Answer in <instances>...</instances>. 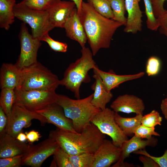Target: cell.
Wrapping results in <instances>:
<instances>
[{
    "instance_id": "obj_1",
    "label": "cell",
    "mask_w": 167,
    "mask_h": 167,
    "mask_svg": "<svg viewBox=\"0 0 167 167\" xmlns=\"http://www.w3.org/2000/svg\"><path fill=\"white\" fill-rule=\"evenodd\" d=\"M78 14L94 56L100 49L109 47L114 33L123 25L102 15L88 2H83Z\"/></svg>"
},
{
    "instance_id": "obj_2",
    "label": "cell",
    "mask_w": 167,
    "mask_h": 167,
    "mask_svg": "<svg viewBox=\"0 0 167 167\" xmlns=\"http://www.w3.org/2000/svg\"><path fill=\"white\" fill-rule=\"evenodd\" d=\"M49 137L55 140L69 154L75 155L84 153L94 154L105 139V135L91 123L80 133L57 128L50 131Z\"/></svg>"
},
{
    "instance_id": "obj_3",
    "label": "cell",
    "mask_w": 167,
    "mask_h": 167,
    "mask_svg": "<svg viewBox=\"0 0 167 167\" xmlns=\"http://www.w3.org/2000/svg\"><path fill=\"white\" fill-rule=\"evenodd\" d=\"M93 95L92 93L85 98L75 100L58 94L56 103L62 108L66 116L72 121L74 129L78 133L82 132L101 110L92 104Z\"/></svg>"
},
{
    "instance_id": "obj_4",
    "label": "cell",
    "mask_w": 167,
    "mask_h": 167,
    "mask_svg": "<svg viewBox=\"0 0 167 167\" xmlns=\"http://www.w3.org/2000/svg\"><path fill=\"white\" fill-rule=\"evenodd\" d=\"M81 52V57L69 65L64 73L63 78L59 81L60 85L65 86L74 93L77 99L80 98V88L82 83L90 81L88 71L97 66L89 48H82Z\"/></svg>"
},
{
    "instance_id": "obj_5",
    "label": "cell",
    "mask_w": 167,
    "mask_h": 167,
    "mask_svg": "<svg viewBox=\"0 0 167 167\" xmlns=\"http://www.w3.org/2000/svg\"><path fill=\"white\" fill-rule=\"evenodd\" d=\"M59 81L57 75L37 61L21 69L19 82L15 89L55 90L60 85Z\"/></svg>"
},
{
    "instance_id": "obj_6",
    "label": "cell",
    "mask_w": 167,
    "mask_h": 167,
    "mask_svg": "<svg viewBox=\"0 0 167 167\" xmlns=\"http://www.w3.org/2000/svg\"><path fill=\"white\" fill-rule=\"evenodd\" d=\"M14 11L16 18L29 25L31 28L32 35L35 38L41 40L44 35L54 28L46 10H32L20 2L16 4Z\"/></svg>"
},
{
    "instance_id": "obj_7",
    "label": "cell",
    "mask_w": 167,
    "mask_h": 167,
    "mask_svg": "<svg viewBox=\"0 0 167 167\" xmlns=\"http://www.w3.org/2000/svg\"><path fill=\"white\" fill-rule=\"evenodd\" d=\"M15 102L33 111L42 109L56 103L58 94L55 90H21L15 89Z\"/></svg>"
},
{
    "instance_id": "obj_8",
    "label": "cell",
    "mask_w": 167,
    "mask_h": 167,
    "mask_svg": "<svg viewBox=\"0 0 167 167\" xmlns=\"http://www.w3.org/2000/svg\"><path fill=\"white\" fill-rule=\"evenodd\" d=\"M115 113L111 109L106 108L95 115L91 120V123L96 126L102 133L110 136L113 143L120 148L128 139L116 122Z\"/></svg>"
},
{
    "instance_id": "obj_9",
    "label": "cell",
    "mask_w": 167,
    "mask_h": 167,
    "mask_svg": "<svg viewBox=\"0 0 167 167\" xmlns=\"http://www.w3.org/2000/svg\"><path fill=\"white\" fill-rule=\"evenodd\" d=\"M39 120L42 126L47 123L46 119L36 111L30 110L15 102L7 123L6 133L16 138L24 128L30 127L33 119Z\"/></svg>"
},
{
    "instance_id": "obj_10",
    "label": "cell",
    "mask_w": 167,
    "mask_h": 167,
    "mask_svg": "<svg viewBox=\"0 0 167 167\" xmlns=\"http://www.w3.org/2000/svg\"><path fill=\"white\" fill-rule=\"evenodd\" d=\"M25 23H22L19 35L20 52L15 64L21 69L37 62V54L41 41L29 33Z\"/></svg>"
},
{
    "instance_id": "obj_11",
    "label": "cell",
    "mask_w": 167,
    "mask_h": 167,
    "mask_svg": "<svg viewBox=\"0 0 167 167\" xmlns=\"http://www.w3.org/2000/svg\"><path fill=\"white\" fill-rule=\"evenodd\" d=\"M59 147L57 142L49 137L36 145L30 146L23 155L22 166L41 167L47 158L54 155Z\"/></svg>"
},
{
    "instance_id": "obj_12",
    "label": "cell",
    "mask_w": 167,
    "mask_h": 167,
    "mask_svg": "<svg viewBox=\"0 0 167 167\" xmlns=\"http://www.w3.org/2000/svg\"><path fill=\"white\" fill-rule=\"evenodd\" d=\"M36 112L44 117L48 123L54 125L57 128L67 131L77 132L74 129L72 121L66 116L62 108L56 103Z\"/></svg>"
},
{
    "instance_id": "obj_13",
    "label": "cell",
    "mask_w": 167,
    "mask_h": 167,
    "mask_svg": "<svg viewBox=\"0 0 167 167\" xmlns=\"http://www.w3.org/2000/svg\"><path fill=\"white\" fill-rule=\"evenodd\" d=\"M121 149L111 141L105 139L94 153L92 167H109L119 160Z\"/></svg>"
},
{
    "instance_id": "obj_14",
    "label": "cell",
    "mask_w": 167,
    "mask_h": 167,
    "mask_svg": "<svg viewBox=\"0 0 167 167\" xmlns=\"http://www.w3.org/2000/svg\"><path fill=\"white\" fill-rule=\"evenodd\" d=\"M115 112L143 115L145 109L143 101L133 95L125 94L118 96L110 105Z\"/></svg>"
},
{
    "instance_id": "obj_15",
    "label": "cell",
    "mask_w": 167,
    "mask_h": 167,
    "mask_svg": "<svg viewBox=\"0 0 167 167\" xmlns=\"http://www.w3.org/2000/svg\"><path fill=\"white\" fill-rule=\"evenodd\" d=\"M75 6V4L73 1L61 0L49 7L46 11L54 28H64Z\"/></svg>"
},
{
    "instance_id": "obj_16",
    "label": "cell",
    "mask_w": 167,
    "mask_h": 167,
    "mask_svg": "<svg viewBox=\"0 0 167 167\" xmlns=\"http://www.w3.org/2000/svg\"><path fill=\"white\" fill-rule=\"evenodd\" d=\"M158 142L157 139L154 136L149 139H143L134 135L122 143L120 147L121 151L120 158L112 167H123L124 160L129 157L131 153L140 149H144L146 147H155Z\"/></svg>"
},
{
    "instance_id": "obj_17",
    "label": "cell",
    "mask_w": 167,
    "mask_h": 167,
    "mask_svg": "<svg viewBox=\"0 0 167 167\" xmlns=\"http://www.w3.org/2000/svg\"><path fill=\"white\" fill-rule=\"evenodd\" d=\"M140 0H125L126 10L127 12V22L124 29L126 33L136 34L142 29V12L139 2Z\"/></svg>"
},
{
    "instance_id": "obj_18",
    "label": "cell",
    "mask_w": 167,
    "mask_h": 167,
    "mask_svg": "<svg viewBox=\"0 0 167 167\" xmlns=\"http://www.w3.org/2000/svg\"><path fill=\"white\" fill-rule=\"evenodd\" d=\"M64 28L67 37L77 41L82 48L85 47L87 37L76 8L74 9Z\"/></svg>"
},
{
    "instance_id": "obj_19",
    "label": "cell",
    "mask_w": 167,
    "mask_h": 167,
    "mask_svg": "<svg viewBox=\"0 0 167 167\" xmlns=\"http://www.w3.org/2000/svg\"><path fill=\"white\" fill-rule=\"evenodd\" d=\"M30 145L7 133L0 138V158L23 154Z\"/></svg>"
},
{
    "instance_id": "obj_20",
    "label": "cell",
    "mask_w": 167,
    "mask_h": 167,
    "mask_svg": "<svg viewBox=\"0 0 167 167\" xmlns=\"http://www.w3.org/2000/svg\"><path fill=\"white\" fill-rule=\"evenodd\" d=\"M93 69L99 75L106 88L109 91L118 87L123 83L139 78L145 75L144 72L143 71L134 74L117 75L112 70L104 71L100 69L97 66Z\"/></svg>"
},
{
    "instance_id": "obj_21",
    "label": "cell",
    "mask_w": 167,
    "mask_h": 167,
    "mask_svg": "<svg viewBox=\"0 0 167 167\" xmlns=\"http://www.w3.org/2000/svg\"><path fill=\"white\" fill-rule=\"evenodd\" d=\"M93 71L94 74L92 77L95 81L91 86V88L94 91L92 102L96 107L103 110L113 98V95L111 91L107 89L96 71L94 69Z\"/></svg>"
},
{
    "instance_id": "obj_22",
    "label": "cell",
    "mask_w": 167,
    "mask_h": 167,
    "mask_svg": "<svg viewBox=\"0 0 167 167\" xmlns=\"http://www.w3.org/2000/svg\"><path fill=\"white\" fill-rule=\"evenodd\" d=\"M21 70L15 64L3 63L0 69L1 89H15L19 82Z\"/></svg>"
},
{
    "instance_id": "obj_23",
    "label": "cell",
    "mask_w": 167,
    "mask_h": 167,
    "mask_svg": "<svg viewBox=\"0 0 167 167\" xmlns=\"http://www.w3.org/2000/svg\"><path fill=\"white\" fill-rule=\"evenodd\" d=\"M15 0H0V27L8 30L15 21Z\"/></svg>"
},
{
    "instance_id": "obj_24",
    "label": "cell",
    "mask_w": 167,
    "mask_h": 167,
    "mask_svg": "<svg viewBox=\"0 0 167 167\" xmlns=\"http://www.w3.org/2000/svg\"><path fill=\"white\" fill-rule=\"evenodd\" d=\"M143 115L136 114L134 117H122L115 112V120L123 133L126 136H131L133 135L136 128L141 124Z\"/></svg>"
},
{
    "instance_id": "obj_25",
    "label": "cell",
    "mask_w": 167,
    "mask_h": 167,
    "mask_svg": "<svg viewBox=\"0 0 167 167\" xmlns=\"http://www.w3.org/2000/svg\"><path fill=\"white\" fill-rule=\"evenodd\" d=\"M16 95L15 89L7 88L1 89L0 96V107L5 113L9 120L12 107L15 102Z\"/></svg>"
},
{
    "instance_id": "obj_26",
    "label": "cell",
    "mask_w": 167,
    "mask_h": 167,
    "mask_svg": "<svg viewBox=\"0 0 167 167\" xmlns=\"http://www.w3.org/2000/svg\"><path fill=\"white\" fill-rule=\"evenodd\" d=\"M111 6L113 17V19L125 25L127 18L125 17L126 11L125 0H108Z\"/></svg>"
},
{
    "instance_id": "obj_27",
    "label": "cell",
    "mask_w": 167,
    "mask_h": 167,
    "mask_svg": "<svg viewBox=\"0 0 167 167\" xmlns=\"http://www.w3.org/2000/svg\"><path fill=\"white\" fill-rule=\"evenodd\" d=\"M69 157L73 167H92L94 161V154L91 153L69 154Z\"/></svg>"
},
{
    "instance_id": "obj_28",
    "label": "cell",
    "mask_w": 167,
    "mask_h": 167,
    "mask_svg": "<svg viewBox=\"0 0 167 167\" xmlns=\"http://www.w3.org/2000/svg\"><path fill=\"white\" fill-rule=\"evenodd\" d=\"M100 14L108 19H113V15L108 0H87Z\"/></svg>"
},
{
    "instance_id": "obj_29",
    "label": "cell",
    "mask_w": 167,
    "mask_h": 167,
    "mask_svg": "<svg viewBox=\"0 0 167 167\" xmlns=\"http://www.w3.org/2000/svg\"><path fill=\"white\" fill-rule=\"evenodd\" d=\"M147 16V25L148 28L152 31H156L160 27L157 19L155 16L153 8L150 0H143Z\"/></svg>"
},
{
    "instance_id": "obj_30",
    "label": "cell",
    "mask_w": 167,
    "mask_h": 167,
    "mask_svg": "<svg viewBox=\"0 0 167 167\" xmlns=\"http://www.w3.org/2000/svg\"><path fill=\"white\" fill-rule=\"evenodd\" d=\"M162 118L156 110H153L150 113L143 115L141 124L148 127L155 128L157 125H161Z\"/></svg>"
},
{
    "instance_id": "obj_31",
    "label": "cell",
    "mask_w": 167,
    "mask_h": 167,
    "mask_svg": "<svg viewBox=\"0 0 167 167\" xmlns=\"http://www.w3.org/2000/svg\"><path fill=\"white\" fill-rule=\"evenodd\" d=\"M41 41L46 42L51 49L54 51L65 53L67 51L68 45L66 43L54 40L49 36V33L44 35Z\"/></svg>"
},
{
    "instance_id": "obj_32",
    "label": "cell",
    "mask_w": 167,
    "mask_h": 167,
    "mask_svg": "<svg viewBox=\"0 0 167 167\" xmlns=\"http://www.w3.org/2000/svg\"><path fill=\"white\" fill-rule=\"evenodd\" d=\"M54 155L57 167H73L70 160L69 154L60 147Z\"/></svg>"
},
{
    "instance_id": "obj_33",
    "label": "cell",
    "mask_w": 167,
    "mask_h": 167,
    "mask_svg": "<svg viewBox=\"0 0 167 167\" xmlns=\"http://www.w3.org/2000/svg\"><path fill=\"white\" fill-rule=\"evenodd\" d=\"M160 59L155 56L150 57L147 62L146 72L148 76H153L157 75L161 68Z\"/></svg>"
},
{
    "instance_id": "obj_34",
    "label": "cell",
    "mask_w": 167,
    "mask_h": 167,
    "mask_svg": "<svg viewBox=\"0 0 167 167\" xmlns=\"http://www.w3.org/2000/svg\"><path fill=\"white\" fill-rule=\"evenodd\" d=\"M134 135L141 139H148L153 136H160V135L155 131V128L148 127L142 124L135 129Z\"/></svg>"
},
{
    "instance_id": "obj_35",
    "label": "cell",
    "mask_w": 167,
    "mask_h": 167,
    "mask_svg": "<svg viewBox=\"0 0 167 167\" xmlns=\"http://www.w3.org/2000/svg\"><path fill=\"white\" fill-rule=\"evenodd\" d=\"M21 2L30 9L38 11H46L49 6L46 0H22Z\"/></svg>"
},
{
    "instance_id": "obj_36",
    "label": "cell",
    "mask_w": 167,
    "mask_h": 167,
    "mask_svg": "<svg viewBox=\"0 0 167 167\" xmlns=\"http://www.w3.org/2000/svg\"><path fill=\"white\" fill-rule=\"evenodd\" d=\"M23 155L0 158V167H19L21 166Z\"/></svg>"
},
{
    "instance_id": "obj_37",
    "label": "cell",
    "mask_w": 167,
    "mask_h": 167,
    "mask_svg": "<svg viewBox=\"0 0 167 167\" xmlns=\"http://www.w3.org/2000/svg\"><path fill=\"white\" fill-rule=\"evenodd\" d=\"M133 153L149 157L159 165V167H167V148L165 151L164 154L159 157L154 156L150 155L145 149H140L133 152Z\"/></svg>"
},
{
    "instance_id": "obj_38",
    "label": "cell",
    "mask_w": 167,
    "mask_h": 167,
    "mask_svg": "<svg viewBox=\"0 0 167 167\" xmlns=\"http://www.w3.org/2000/svg\"><path fill=\"white\" fill-rule=\"evenodd\" d=\"M152 4L155 16L157 18L160 17L166 10L164 7V2L167 0H150Z\"/></svg>"
},
{
    "instance_id": "obj_39",
    "label": "cell",
    "mask_w": 167,
    "mask_h": 167,
    "mask_svg": "<svg viewBox=\"0 0 167 167\" xmlns=\"http://www.w3.org/2000/svg\"><path fill=\"white\" fill-rule=\"evenodd\" d=\"M7 118L2 108L0 107V138L7 132Z\"/></svg>"
},
{
    "instance_id": "obj_40",
    "label": "cell",
    "mask_w": 167,
    "mask_h": 167,
    "mask_svg": "<svg viewBox=\"0 0 167 167\" xmlns=\"http://www.w3.org/2000/svg\"><path fill=\"white\" fill-rule=\"evenodd\" d=\"M139 158L142 163L143 167H159L155 161L148 156L141 155Z\"/></svg>"
},
{
    "instance_id": "obj_41",
    "label": "cell",
    "mask_w": 167,
    "mask_h": 167,
    "mask_svg": "<svg viewBox=\"0 0 167 167\" xmlns=\"http://www.w3.org/2000/svg\"><path fill=\"white\" fill-rule=\"evenodd\" d=\"M157 19L160 24V32L164 34L167 33V10Z\"/></svg>"
},
{
    "instance_id": "obj_42",
    "label": "cell",
    "mask_w": 167,
    "mask_h": 167,
    "mask_svg": "<svg viewBox=\"0 0 167 167\" xmlns=\"http://www.w3.org/2000/svg\"><path fill=\"white\" fill-rule=\"evenodd\" d=\"M25 134L26 135L27 140L31 143L38 141L41 137L39 132L34 130L26 132Z\"/></svg>"
},
{
    "instance_id": "obj_43",
    "label": "cell",
    "mask_w": 167,
    "mask_h": 167,
    "mask_svg": "<svg viewBox=\"0 0 167 167\" xmlns=\"http://www.w3.org/2000/svg\"><path fill=\"white\" fill-rule=\"evenodd\" d=\"M160 108L165 118L167 120V97L161 101Z\"/></svg>"
},
{
    "instance_id": "obj_44",
    "label": "cell",
    "mask_w": 167,
    "mask_h": 167,
    "mask_svg": "<svg viewBox=\"0 0 167 167\" xmlns=\"http://www.w3.org/2000/svg\"><path fill=\"white\" fill-rule=\"evenodd\" d=\"M16 138L19 141L22 142H24L27 140L25 134L22 133V132L19 133Z\"/></svg>"
},
{
    "instance_id": "obj_45",
    "label": "cell",
    "mask_w": 167,
    "mask_h": 167,
    "mask_svg": "<svg viewBox=\"0 0 167 167\" xmlns=\"http://www.w3.org/2000/svg\"><path fill=\"white\" fill-rule=\"evenodd\" d=\"M75 3L76 7L77 10V12H79L80 11L83 0H72Z\"/></svg>"
},
{
    "instance_id": "obj_46",
    "label": "cell",
    "mask_w": 167,
    "mask_h": 167,
    "mask_svg": "<svg viewBox=\"0 0 167 167\" xmlns=\"http://www.w3.org/2000/svg\"><path fill=\"white\" fill-rule=\"evenodd\" d=\"M49 6L61 0H46Z\"/></svg>"
},
{
    "instance_id": "obj_47",
    "label": "cell",
    "mask_w": 167,
    "mask_h": 167,
    "mask_svg": "<svg viewBox=\"0 0 167 167\" xmlns=\"http://www.w3.org/2000/svg\"><path fill=\"white\" fill-rule=\"evenodd\" d=\"M50 167H57L56 161L54 158L52 161Z\"/></svg>"
},
{
    "instance_id": "obj_48",
    "label": "cell",
    "mask_w": 167,
    "mask_h": 167,
    "mask_svg": "<svg viewBox=\"0 0 167 167\" xmlns=\"http://www.w3.org/2000/svg\"><path fill=\"white\" fill-rule=\"evenodd\" d=\"M164 35H165L167 37V33H165Z\"/></svg>"
},
{
    "instance_id": "obj_49",
    "label": "cell",
    "mask_w": 167,
    "mask_h": 167,
    "mask_svg": "<svg viewBox=\"0 0 167 167\" xmlns=\"http://www.w3.org/2000/svg\"></svg>"
}]
</instances>
